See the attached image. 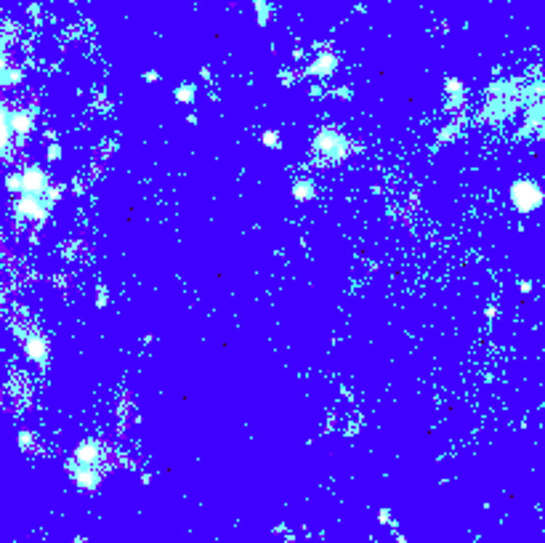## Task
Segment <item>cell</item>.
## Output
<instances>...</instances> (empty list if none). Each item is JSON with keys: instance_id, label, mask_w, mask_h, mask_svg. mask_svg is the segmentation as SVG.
<instances>
[{"instance_id": "1", "label": "cell", "mask_w": 545, "mask_h": 543, "mask_svg": "<svg viewBox=\"0 0 545 543\" xmlns=\"http://www.w3.org/2000/svg\"><path fill=\"white\" fill-rule=\"evenodd\" d=\"M511 202H514L516 211L521 213H532L535 208H540L543 202V189L535 184V181H516L511 187Z\"/></svg>"}, {"instance_id": "2", "label": "cell", "mask_w": 545, "mask_h": 543, "mask_svg": "<svg viewBox=\"0 0 545 543\" xmlns=\"http://www.w3.org/2000/svg\"><path fill=\"white\" fill-rule=\"evenodd\" d=\"M314 149L319 155H325L327 160H340L349 152V141H346V136L335 133V130H322L317 139H314Z\"/></svg>"}, {"instance_id": "3", "label": "cell", "mask_w": 545, "mask_h": 543, "mask_svg": "<svg viewBox=\"0 0 545 543\" xmlns=\"http://www.w3.org/2000/svg\"><path fill=\"white\" fill-rule=\"evenodd\" d=\"M98 455H101V450H98L96 442H88V445H80V447H77V461H80L83 466H93L98 461Z\"/></svg>"}, {"instance_id": "4", "label": "cell", "mask_w": 545, "mask_h": 543, "mask_svg": "<svg viewBox=\"0 0 545 543\" xmlns=\"http://www.w3.org/2000/svg\"><path fill=\"white\" fill-rule=\"evenodd\" d=\"M293 197L295 200H311L314 197V184L311 181H298V184H293Z\"/></svg>"}, {"instance_id": "5", "label": "cell", "mask_w": 545, "mask_h": 543, "mask_svg": "<svg viewBox=\"0 0 545 543\" xmlns=\"http://www.w3.org/2000/svg\"><path fill=\"white\" fill-rule=\"evenodd\" d=\"M77 485H80V487H85V490H93V487L98 485V474H96V472H91V469L85 466L83 472L77 474Z\"/></svg>"}, {"instance_id": "6", "label": "cell", "mask_w": 545, "mask_h": 543, "mask_svg": "<svg viewBox=\"0 0 545 543\" xmlns=\"http://www.w3.org/2000/svg\"><path fill=\"white\" fill-rule=\"evenodd\" d=\"M45 184H48V181H45V176L40 171H30L27 173V189H32V192H43Z\"/></svg>"}, {"instance_id": "7", "label": "cell", "mask_w": 545, "mask_h": 543, "mask_svg": "<svg viewBox=\"0 0 545 543\" xmlns=\"http://www.w3.org/2000/svg\"><path fill=\"white\" fill-rule=\"evenodd\" d=\"M194 94H197V91H194V86H181L179 91H176V101L189 104V101L194 99Z\"/></svg>"}, {"instance_id": "8", "label": "cell", "mask_w": 545, "mask_h": 543, "mask_svg": "<svg viewBox=\"0 0 545 543\" xmlns=\"http://www.w3.org/2000/svg\"><path fill=\"white\" fill-rule=\"evenodd\" d=\"M264 144L269 149H282V139H279V133H272V130H266L264 133Z\"/></svg>"}, {"instance_id": "9", "label": "cell", "mask_w": 545, "mask_h": 543, "mask_svg": "<svg viewBox=\"0 0 545 543\" xmlns=\"http://www.w3.org/2000/svg\"><path fill=\"white\" fill-rule=\"evenodd\" d=\"M14 128H16V130H19V128H22V130H30V128H32L30 117H24V115H16V117H14Z\"/></svg>"}, {"instance_id": "10", "label": "cell", "mask_w": 545, "mask_h": 543, "mask_svg": "<svg viewBox=\"0 0 545 543\" xmlns=\"http://www.w3.org/2000/svg\"><path fill=\"white\" fill-rule=\"evenodd\" d=\"M109 301V296H107V287H98V306H104Z\"/></svg>"}, {"instance_id": "11", "label": "cell", "mask_w": 545, "mask_h": 543, "mask_svg": "<svg viewBox=\"0 0 545 543\" xmlns=\"http://www.w3.org/2000/svg\"><path fill=\"white\" fill-rule=\"evenodd\" d=\"M144 80H147V83H157V72H149V75H144Z\"/></svg>"}, {"instance_id": "12", "label": "cell", "mask_w": 545, "mask_h": 543, "mask_svg": "<svg viewBox=\"0 0 545 543\" xmlns=\"http://www.w3.org/2000/svg\"><path fill=\"white\" fill-rule=\"evenodd\" d=\"M389 516H391V514L386 511V509H383V511H378V519H380V522H389Z\"/></svg>"}, {"instance_id": "13", "label": "cell", "mask_w": 545, "mask_h": 543, "mask_svg": "<svg viewBox=\"0 0 545 543\" xmlns=\"http://www.w3.org/2000/svg\"><path fill=\"white\" fill-rule=\"evenodd\" d=\"M396 543H407V541H404V538H396Z\"/></svg>"}]
</instances>
